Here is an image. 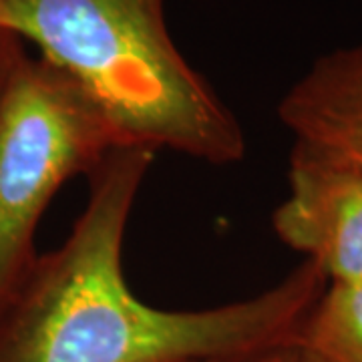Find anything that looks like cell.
Masks as SVG:
<instances>
[{"label":"cell","mask_w":362,"mask_h":362,"mask_svg":"<svg viewBox=\"0 0 362 362\" xmlns=\"http://www.w3.org/2000/svg\"><path fill=\"white\" fill-rule=\"evenodd\" d=\"M156 153L113 149L65 242L40 254L0 314V362H216L292 346L326 278L308 262L254 296L202 310L143 302L123 268Z\"/></svg>","instance_id":"6da1fadb"},{"label":"cell","mask_w":362,"mask_h":362,"mask_svg":"<svg viewBox=\"0 0 362 362\" xmlns=\"http://www.w3.org/2000/svg\"><path fill=\"white\" fill-rule=\"evenodd\" d=\"M0 28L90 97L121 147L233 165L246 137L169 33L165 0H0Z\"/></svg>","instance_id":"7a4b0ae2"},{"label":"cell","mask_w":362,"mask_h":362,"mask_svg":"<svg viewBox=\"0 0 362 362\" xmlns=\"http://www.w3.org/2000/svg\"><path fill=\"white\" fill-rule=\"evenodd\" d=\"M119 147L73 78L25 47L16 52L0 87V314L40 256L37 232L54 195Z\"/></svg>","instance_id":"3957f363"},{"label":"cell","mask_w":362,"mask_h":362,"mask_svg":"<svg viewBox=\"0 0 362 362\" xmlns=\"http://www.w3.org/2000/svg\"><path fill=\"white\" fill-rule=\"evenodd\" d=\"M278 240L326 278H362V169L338 168L292 151L288 194L274 209Z\"/></svg>","instance_id":"277c9868"},{"label":"cell","mask_w":362,"mask_h":362,"mask_svg":"<svg viewBox=\"0 0 362 362\" xmlns=\"http://www.w3.org/2000/svg\"><path fill=\"white\" fill-rule=\"evenodd\" d=\"M278 119L302 156L362 169V40L322 54L286 90Z\"/></svg>","instance_id":"5b68a950"},{"label":"cell","mask_w":362,"mask_h":362,"mask_svg":"<svg viewBox=\"0 0 362 362\" xmlns=\"http://www.w3.org/2000/svg\"><path fill=\"white\" fill-rule=\"evenodd\" d=\"M290 349L300 362H362V278L326 282Z\"/></svg>","instance_id":"8992f818"},{"label":"cell","mask_w":362,"mask_h":362,"mask_svg":"<svg viewBox=\"0 0 362 362\" xmlns=\"http://www.w3.org/2000/svg\"><path fill=\"white\" fill-rule=\"evenodd\" d=\"M25 45L21 40L13 37L11 33L0 28V87L4 83V77L8 73V66L13 63V59L16 57V52L21 51Z\"/></svg>","instance_id":"52a82bcc"},{"label":"cell","mask_w":362,"mask_h":362,"mask_svg":"<svg viewBox=\"0 0 362 362\" xmlns=\"http://www.w3.org/2000/svg\"><path fill=\"white\" fill-rule=\"evenodd\" d=\"M216 362H300L294 350L290 346L286 349L268 350V352H259V354H250V356H240V358H228V361Z\"/></svg>","instance_id":"ba28073f"}]
</instances>
